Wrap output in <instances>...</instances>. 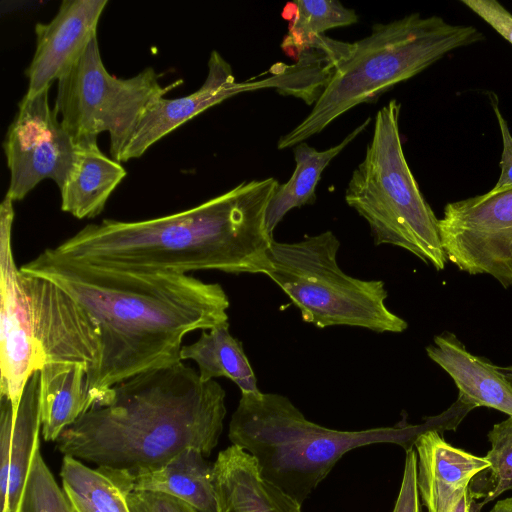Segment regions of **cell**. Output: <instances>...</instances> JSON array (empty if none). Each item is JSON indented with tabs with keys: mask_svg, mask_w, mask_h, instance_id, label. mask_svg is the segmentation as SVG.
I'll use <instances>...</instances> for the list:
<instances>
[{
	"mask_svg": "<svg viewBox=\"0 0 512 512\" xmlns=\"http://www.w3.org/2000/svg\"><path fill=\"white\" fill-rule=\"evenodd\" d=\"M160 76L152 67L128 79L111 75L95 36L58 80L53 110L74 142L97 139L107 131L110 153L118 161L145 109L181 83L162 86Z\"/></svg>",
	"mask_w": 512,
	"mask_h": 512,
	"instance_id": "ba28073f",
	"label": "cell"
},
{
	"mask_svg": "<svg viewBox=\"0 0 512 512\" xmlns=\"http://www.w3.org/2000/svg\"><path fill=\"white\" fill-rule=\"evenodd\" d=\"M392 512H423L417 486V454L414 447L405 450L402 481Z\"/></svg>",
	"mask_w": 512,
	"mask_h": 512,
	"instance_id": "83f0119b",
	"label": "cell"
},
{
	"mask_svg": "<svg viewBox=\"0 0 512 512\" xmlns=\"http://www.w3.org/2000/svg\"><path fill=\"white\" fill-rule=\"evenodd\" d=\"M75 157L60 189L61 209L78 219L94 218L124 179L127 172L120 162L107 157L97 139L75 142Z\"/></svg>",
	"mask_w": 512,
	"mask_h": 512,
	"instance_id": "ac0fdd59",
	"label": "cell"
},
{
	"mask_svg": "<svg viewBox=\"0 0 512 512\" xmlns=\"http://www.w3.org/2000/svg\"><path fill=\"white\" fill-rule=\"evenodd\" d=\"M70 296L96 325L100 361L87 377L93 408L113 387L181 361L184 337L228 322L229 298L218 283L189 274L128 269L57 254L53 248L20 267Z\"/></svg>",
	"mask_w": 512,
	"mask_h": 512,
	"instance_id": "6da1fadb",
	"label": "cell"
},
{
	"mask_svg": "<svg viewBox=\"0 0 512 512\" xmlns=\"http://www.w3.org/2000/svg\"><path fill=\"white\" fill-rule=\"evenodd\" d=\"M19 512H73L62 487L44 461L40 448L32 460Z\"/></svg>",
	"mask_w": 512,
	"mask_h": 512,
	"instance_id": "484cf974",
	"label": "cell"
},
{
	"mask_svg": "<svg viewBox=\"0 0 512 512\" xmlns=\"http://www.w3.org/2000/svg\"><path fill=\"white\" fill-rule=\"evenodd\" d=\"M482 38L474 26L450 24L442 17L419 13L375 24L368 36L352 43L351 52L338 65L310 113L280 137L278 149L304 142L353 107L374 102L450 51Z\"/></svg>",
	"mask_w": 512,
	"mask_h": 512,
	"instance_id": "5b68a950",
	"label": "cell"
},
{
	"mask_svg": "<svg viewBox=\"0 0 512 512\" xmlns=\"http://www.w3.org/2000/svg\"><path fill=\"white\" fill-rule=\"evenodd\" d=\"M498 369L512 385V366H508V367H499L498 366Z\"/></svg>",
	"mask_w": 512,
	"mask_h": 512,
	"instance_id": "836d02e7",
	"label": "cell"
},
{
	"mask_svg": "<svg viewBox=\"0 0 512 512\" xmlns=\"http://www.w3.org/2000/svg\"><path fill=\"white\" fill-rule=\"evenodd\" d=\"M39 370L28 380L14 417L11 441L9 512H19L29 470L40 448Z\"/></svg>",
	"mask_w": 512,
	"mask_h": 512,
	"instance_id": "7402d4cb",
	"label": "cell"
},
{
	"mask_svg": "<svg viewBox=\"0 0 512 512\" xmlns=\"http://www.w3.org/2000/svg\"><path fill=\"white\" fill-rule=\"evenodd\" d=\"M401 104L392 99L375 116L371 141L353 171L345 201L370 228L375 245L403 248L437 270L447 258L439 219L406 161L399 132Z\"/></svg>",
	"mask_w": 512,
	"mask_h": 512,
	"instance_id": "8992f818",
	"label": "cell"
},
{
	"mask_svg": "<svg viewBox=\"0 0 512 512\" xmlns=\"http://www.w3.org/2000/svg\"><path fill=\"white\" fill-rule=\"evenodd\" d=\"M217 512H302L301 504L265 480L256 460L232 444L213 463Z\"/></svg>",
	"mask_w": 512,
	"mask_h": 512,
	"instance_id": "2e32d148",
	"label": "cell"
},
{
	"mask_svg": "<svg viewBox=\"0 0 512 512\" xmlns=\"http://www.w3.org/2000/svg\"><path fill=\"white\" fill-rule=\"evenodd\" d=\"M479 508L478 504L474 502V497L469 489L451 512H475Z\"/></svg>",
	"mask_w": 512,
	"mask_h": 512,
	"instance_id": "1f68e13d",
	"label": "cell"
},
{
	"mask_svg": "<svg viewBox=\"0 0 512 512\" xmlns=\"http://www.w3.org/2000/svg\"><path fill=\"white\" fill-rule=\"evenodd\" d=\"M49 89L24 95L3 143L10 184L6 194L20 201L41 181L60 188L75 157L76 144L48 101Z\"/></svg>",
	"mask_w": 512,
	"mask_h": 512,
	"instance_id": "30bf717a",
	"label": "cell"
},
{
	"mask_svg": "<svg viewBox=\"0 0 512 512\" xmlns=\"http://www.w3.org/2000/svg\"><path fill=\"white\" fill-rule=\"evenodd\" d=\"M470 10L512 44V14L496 0H461Z\"/></svg>",
	"mask_w": 512,
	"mask_h": 512,
	"instance_id": "f546056e",
	"label": "cell"
},
{
	"mask_svg": "<svg viewBox=\"0 0 512 512\" xmlns=\"http://www.w3.org/2000/svg\"><path fill=\"white\" fill-rule=\"evenodd\" d=\"M41 435L47 442L93 408L87 371L77 364L45 362L39 369Z\"/></svg>",
	"mask_w": 512,
	"mask_h": 512,
	"instance_id": "d6986e66",
	"label": "cell"
},
{
	"mask_svg": "<svg viewBox=\"0 0 512 512\" xmlns=\"http://www.w3.org/2000/svg\"><path fill=\"white\" fill-rule=\"evenodd\" d=\"M60 478L73 512H131L125 494L99 468L64 456Z\"/></svg>",
	"mask_w": 512,
	"mask_h": 512,
	"instance_id": "603a6c76",
	"label": "cell"
},
{
	"mask_svg": "<svg viewBox=\"0 0 512 512\" xmlns=\"http://www.w3.org/2000/svg\"><path fill=\"white\" fill-rule=\"evenodd\" d=\"M439 229L446 258L459 270L512 285V186L448 203Z\"/></svg>",
	"mask_w": 512,
	"mask_h": 512,
	"instance_id": "9c48e42d",
	"label": "cell"
},
{
	"mask_svg": "<svg viewBox=\"0 0 512 512\" xmlns=\"http://www.w3.org/2000/svg\"><path fill=\"white\" fill-rule=\"evenodd\" d=\"M225 391L180 362L138 374L113 387L110 401L83 414L56 448L97 467L136 471L159 466L182 450L208 457L226 416Z\"/></svg>",
	"mask_w": 512,
	"mask_h": 512,
	"instance_id": "3957f363",
	"label": "cell"
},
{
	"mask_svg": "<svg viewBox=\"0 0 512 512\" xmlns=\"http://www.w3.org/2000/svg\"><path fill=\"white\" fill-rule=\"evenodd\" d=\"M490 103L494 110L502 137V155L500 161L501 173L493 190H499L512 186V136L506 120L500 112L498 98L494 93H489Z\"/></svg>",
	"mask_w": 512,
	"mask_h": 512,
	"instance_id": "4dcf8cb0",
	"label": "cell"
},
{
	"mask_svg": "<svg viewBox=\"0 0 512 512\" xmlns=\"http://www.w3.org/2000/svg\"><path fill=\"white\" fill-rule=\"evenodd\" d=\"M13 202L6 194L0 205V397L11 401L16 414L23 390L41 368L43 357L31 301L12 251Z\"/></svg>",
	"mask_w": 512,
	"mask_h": 512,
	"instance_id": "8fae6325",
	"label": "cell"
},
{
	"mask_svg": "<svg viewBox=\"0 0 512 512\" xmlns=\"http://www.w3.org/2000/svg\"><path fill=\"white\" fill-rule=\"evenodd\" d=\"M180 358L197 364L202 381L225 377L234 382L241 393L260 391L242 343L231 335L228 322L202 330L197 341L182 346Z\"/></svg>",
	"mask_w": 512,
	"mask_h": 512,
	"instance_id": "44dd1931",
	"label": "cell"
},
{
	"mask_svg": "<svg viewBox=\"0 0 512 512\" xmlns=\"http://www.w3.org/2000/svg\"><path fill=\"white\" fill-rule=\"evenodd\" d=\"M367 118L339 144L319 151L302 142L293 147L295 170L284 184H278L266 212V226L271 235L284 216L292 209L313 204L321 174L329 163L370 124Z\"/></svg>",
	"mask_w": 512,
	"mask_h": 512,
	"instance_id": "ffe728a7",
	"label": "cell"
},
{
	"mask_svg": "<svg viewBox=\"0 0 512 512\" xmlns=\"http://www.w3.org/2000/svg\"><path fill=\"white\" fill-rule=\"evenodd\" d=\"M426 352L453 379L459 399L474 408L489 407L512 416V385L498 366L470 353L450 332L435 336Z\"/></svg>",
	"mask_w": 512,
	"mask_h": 512,
	"instance_id": "e0dca14e",
	"label": "cell"
},
{
	"mask_svg": "<svg viewBox=\"0 0 512 512\" xmlns=\"http://www.w3.org/2000/svg\"><path fill=\"white\" fill-rule=\"evenodd\" d=\"M108 0H65L48 23L35 25L36 50L26 70L33 97L49 89L80 58L97 36V26Z\"/></svg>",
	"mask_w": 512,
	"mask_h": 512,
	"instance_id": "4fadbf2b",
	"label": "cell"
},
{
	"mask_svg": "<svg viewBox=\"0 0 512 512\" xmlns=\"http://www.w3.org/2000/svg\"><path fill=\"white\" fill-rule=\"evenodd\" d=\"M278 184L273 177L242 182L195 207L158 218L105 219L53 249L67 258L128 269L266 275L274 241L266 212Z\"/></svg>",
	"mask_w": 512,
	"mask_h": 512,
	"instance_id": "7a4b0ae2",
	"label": "cell"
},
{
	"mask_svg": "<svg viewBox=\"0 0 512 512\" xmlns=\"http://www.w3.org/2000/svg\"><path fill=\"white\" fill-rule=\"evenodd\" d=\"M283 18L288 20V32L281 48L289 57H294L319 35L327 30L355 24L358 15L335 0H297L289 2L283 9Z\"/></svg>",
	"mask_w": 512,
	"mask_h": 512,
	"instance_id": "cb8c5ba5",
	"label": "cell"
},
{
	"mask_svg": "<svg viewBox=\"0 0 512 512\" xmlns=\"http://www.w3.org/2000/svg\"><path fill=\"white\" fill-rule=\"evenodd\" d=\"M0 512H9L11 441L14 411L11 401L0 397Z\"/></svg>",
	"mask_w": 512,
	"mask_h": 512,
	"instance_id": "4316f807",
	"label": "cell"
},
{
	"mask_svg": "<svg viewBox=\"0 0 512 512\" xmlns=\"http://www.w3.org/2000/svg\"><path fill=\"white\" fill-rule=\"evenodd\" d=\"M459 422L450 407L422 424L336 430L306 419L286 396L258 391L241 393L228 438L254 457L265 480L302 505L347 452L379 443L406 450L421 433L444 425L454 429Z\"/></svg>",
	"mask_w": 512,
	"mask_h": 512,
	"instance_id": "277c9868",
	"label": "cell"
},
{
	"mask_svg": "<svg viewBox=\"0 0 512 512\" xmlns=\"http://www.w3.org/2000/svg\"><path fill=\"white\" fill-rule=\"evenodd\" d=\"M125 496L153 492L180 499L197 512H217L213 465L194 448L182 450L165 463L136 471L100 468Z\"/></svg>",
	"mask_w": 512,
	"mask_h": 512,
	"instance_id": "9a60e30c",
	"label": "cell"
},
{
	"mask_svg": "<svg viewBox=\"0 0 512 512\" xmlns=\"http://www.w3.org/2000/svg\"><path fill=\"white\" fill-rule=\"evenodd\" d=\"M487 437L491 449L485 455L489 467L485 470L488 473L484 488L475 494L471 493L474 499L482 498L477 503L480 508L512 489V416L495 424Z\"/></svg>",
	"mask_w": 512,
	"mask_h": 512,
	"instance_id": "d4e9b609",
	"label": "cell"
},
{
	"mask_svg": "<svg viewBox=\"0 0 512 512\" xmlns=\"http://www.w3.org/2000/svg\"><path fill=\"white\" fill-rule=\"evenodd\" d=\"M266 88L265 81L236 82L230 64L217 51L208 61V74L195 92L175 99L158 97L143 112L118 162L141 157L153 144L182 124L222 101L246 91Z\"/></svg>",
	"mask_w": 512,
	"mask_h": 512,
	"instance_id": "7c38bea8",
	"label": "cell"
},
{
	"mask_svg": "<svg viewBox=\"0 0 512 512\" xmlns=\"http://www.w3.org/2000/svg\"><path fill=\"white\" fill-rule=\"evenodd\" d=\"M490 512H512V497L499 500Z\"/></svg>",
	"mask_w": 512,
	"mask_h": 512,
	"instance_id": "d6a6232c",
	"label": "cell"
},
{
	"mask_svg": "<svg viewBox=\"0 0 512 512\" xmlns=\"http://www.w3.org/2000/svg\"><path fill=\"white\" fill-rule=\"evenodd\" d=\"M340 242L328 230L297 242L273 241L266 275L318 328L352 326L377 333H401L407 322L385 304L381 280H362L337 264Z\"/></svg>",
	"mask_w": 512,
	"mask_h": 512,
	"instance_id": "52a82bcc",
	"label": "cell"
},
{
	"mask_svg": "<svg viewBox=\"0 0 512 512\" xmlns=\"http://www.w3.org/2000/svg\"><path fill=\"white\" fill-rule=\"evenodd\" d=\"M131 512H197L184 501L153 492H132L126 495Z\"/></svg>",
	"mask_w": 512,
	"mask_h": 512,
	"instance_id": "f1b7e54d",
	"label": "cell"
},
{
	"mask_svg": "<svg viewBox=\"0 0 512 512\" xmlns=\"http://www.w3.org/2000/svg\"><path fill=\"white\" fill-rule=\"evenodd\" d=\"M417 486L427 512H451L469 491L473 478L489 467L476 456L449 444L439 430H427L414 441Z\"/></svg>",
	"mask_w": 512,
	"mask_h": 512,
	"instance_id": "5bb4252c",
	"label": "cell"
}]
</instances>
